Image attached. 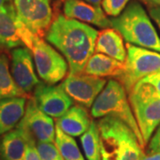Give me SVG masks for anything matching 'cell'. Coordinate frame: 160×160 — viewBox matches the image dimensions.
<instances>
[{
  "label": "cell",
  "instance_id": "1f68e13d",
  "mask_svg": "<svg viewBox=\"0 0 160 160\" xmlns=\"http://www.w3.org/2000/svg\"><path fill=\"white\" fill-rule=\"evenodd\" d=\"M102 160H111L109 157V155L105 152V150L102 148Z\"/></svg>",
  "mask_w": 160,
  "mask_h": 160
},
{
  "label": "cell",
  "instance_id": "ba28073f",
  "mask_svg": "<svg viewBox=\"0 0 160 160\" xmlns=\"http://www.w3.org/2000/svg\"><path fill=\"white\" fill-rule=\"evenodd\" d=\"M18 20L31 34L43 38L52 20L51 0H13Z\"/></svg>",
  "mask_w": 160,
  "mask_h": 160
},
{
  "label": "cell",
  "instance_id": "7402d4cb",
  "mask_svg": "<svg viewBox=\"0 0 160 160\" xmlns=\"http://www.w3.org/2000/svg\"><path fill=\"white\" fill-rule=\"evenodd\" d=\"M54 143L56 144L64 160H86L74 138L66 134L57 126H55Z\"/></svg>",
  "mask_w": 160,
  "mask_h": 160
},
{
  "label": "cell",
  "instance_id": "52a82bcc",
  "mask_svg": "<svg viewBox=\"0 0 160 160\" xmlns=\"http://www.w3.org/2000/svg\"><path fill=\"white\" fill-rule=\"evenodd\" d=\"M30 51L38 75L45 83L55 85L65 78L69 68L66 59L42 38H35Z\"/></svg>",
  "mask_w": 160,
  "mask_h": 160
},
{
  "label": "cell",
  "instance_id": "6da1fadb",
  "mask_svg": "<svg viewBox=\"0 0 160 160\" xmlns=\"http://www.w3.org/2000/svg\"><path fill=\"white\" fill-rule=\"evenodd\" d=\"M99 32L87 23L59 15L52 22L46 38L66 59L69 74L84 72L86 63L95 52Z\"/></svg>",
  "mask_w": 160,
  "mask_h": 160
},
{
  "label": "cell",
  "instance_id": "8fae6325",
  "mask_svg": "<svg viewBox=\"0 0 160 160\" xmlns=\"http://www.w3.org/2000/svg\"><path fill=\"white\" fill-rule=\"evenodd\" d=\"M36 38L18 20L14 5L0 11V50L19 46H26L30 50Z\"/></svg>",
  "mask_w": 160,
  "mask_h": 160
},
{
  "label": "cell",
  "instance_id": "2e32d148",
  "mask_svg": "<svg viewBox=\"0 0 160 160\" xmlns=\"http://www.w3.org/2000/svg\"><path fill=\"white\" fill-rule=\"evenodd\" d=\"M27 97L0 100V137L14 129L24 116Z\"/></svg>",
  "mask_w": 160,
  "mask_h": 160
},
{
  "label": "cell",
  "instance_id": "ffe728a7",
  "mask_svg": "<svg viewBox=\"0 0 160 160\" xmlns=\"http://www.w3.org/2000/svg\"><path fill=\"white\" fill-rule=\"evenodd\" d=\"M27 93L17 86L12 76L8 57L0 51V100L6 98L27 97Z\"/></svg>",
  "mask_w": 160,
  "mask_h": 160
},
{
  "label": "cell",
  "instance_id": "30bf717a",
  "mask_svg": "<svg viewBox=\"0 0 160 160\" xmlns=\"http://www.w3.org/2000/svg\"><path fill=\"white\" fill-rule=\"evenodd\" d=\"M107 80L85 72L69 74L61 84L64 91L78 105L92 108L98 95L107 85Z\"/></svg>",
  "mask_w": 160,
  "mask_h": 160
},
{
  "label": "cell",
  "instance_id": "4dcf8cb0",
  "mask_svg": "<svg viewBox=\"0 0 160 160\" xmlns=\"http://www.w3.org/2000/svg\"><path fill=\"white\" fill-rule=\"evenodd\" d=\"M86 1L87 3H90V4H92L94 6H100V4L102 3V0H84Z\"/></svg>",
  "mask_w": 160,
  "mask_h": 160
},
{
  "label": "cell",
  "instance_id": "7c38bea8",
  "mask_svg": "<svg viewBox=\"0 0 160 160\" xmlns=\"http://www.w3.org/2000/svg\"><path fill=\"white\" fill-rule=\"evenodd\" d=\"M33 98L41 110L55 118L65 114L73 104L62 85L54 86L40 82L34 89Z\"/></svg>",
  "mask_w": 160,
  "mask_h": 160
},
{
  "label": "cell",
  "instance_id": "cb8c5ba5",
  "mask_svg": "<svg viewBox=\"0 0 160 160\" xmlns=\"http://www.w3.org/2000/svg\"><path fill=\"white\" fill-rule=\"evenodd\" d=\"M128 2L129 0H102V6L107 15L117 17L125 10Z\"/></svg>",
  "mask_w": 160,
  "mask_h": 160
},
{
  "label": "cell",
  "instance_id": "277c9868",
  "mask_svg": "<svg viewBox=\"0 0 160 160\" xmlns=\"http://www.w3.org/2000/svg\"><path fill=\"white\" fill-rule=\"evenodd\" d=\"M127 94L125 86L118 80H109L92 104L91 114L96 118L112 116L124 121L136 134L139 142L144 148L146 144L143 141Z\"/></svg>",
  "mask_w": 160,
  "mask_h": 160
},
{
  "label": "cell",
  "instance_id": "d6a6232c",
  "mask_svg": "<svg viewBox=\"0 0 160 160\" xmlns=\"http://www.w3.org/2000/svg\"><path fill=\"white\" fill-rule=\"evenodd\" d=\"M148 2L151 3L155 6H159L160 7V0H147Z\"/></svg>",
  "mask_w": 160,
  "mask_h": 160
},
{
  "label": "cell",
  "instance_id": "7a4b0ae2",
  "mask_svg": "<svg viewBox=\"0 0 160 160\" xmlns=\"http://www.w3.org/2000/svg\"><path fill=\"white\" fill-rule=\"evenodd\" d=\"M110 21L111 27L119 31L128 44L160 52L159 36L140 3L131 2Z\"/></svg>",
  "mask_w": 160,
  "mask_h": 160
},
{
  "label": "cell",
  "instance_id": "44dd1931",
  "mask_svg": "<svg viewBox=\"0 0 160 160\" xmlns=\"http://www.w3.org/2000/svg\"><path fill=\"white\" fill-rule=\"evenodd\" d=\"M82 149L87 160H102V141L97 122L92 120L91 126L80 138Z\"/></svg>",
  "mask_w": 160,
  "mask_h": 160
},
{
  "label": "cell",
  "instance_id": "5b68a950",
  "mask_svg": "<svg viewBox=\"0 0 160 160\" xmlns=\"http://www.w3.org/2000/svg\"><path fill=\"white\" fill-rule=\"evenodd\" d=\"M128 95L143 141L147 144L160 125V93L140 81Z\"/></svg>",
  "mask_w": 160,
  "mask_h": 160
},
{
  "label": "cell",
  "instance_id": "d6986e66",
  "mask_svg": "<svg viewBox=\"0 0 160 160\" xmlns=\"http://www.w3.org/2000/svg\"><path fill=\"white\" fill-rule=\"evenodd\" d=\"M125 70V62L102 53H94L86 63L84 72L99 78H117L122 76Z\"/></svg>",
  "mask_w": 160,
  "mask_h": 160
},
{
  "label": "cell",
  "instance_id": "484cf974",
  "mask_svg": "<svg viewBox=\"0 0 160 160\" xmlns=\"http://www.w3.org/2000/svg\"><path fill=\"white\" fill-rule=\"evenodd\" d=\"M141 82L152 86L156 91L160 93V71H158L154 74L149 75L148 77L144 78L143 79L141 80Z\"/></svg>",
  "mask_w": 160,
  "mask_h": 160
},
{
  "label": "cell",
  "instance_id": "83f0119b",
  "mask_svg": "<svg viewBox=\"0 0 160 160\" xmlns=\"http://www.w3.org/2000/svg\"><path fill=\"white\" fill-rule=\"evenodd\" d=\"M149 15L152 18L156 24L158 25L160 30V7L159 6H153L149 9Z\"/></svg>",
  "mask_w": 160,
  "mask_h": 160
},
{
  "label": "cell",
  "instance_id": "603a6c76",
  "mask_svg": "<svg viewBox=\"0 0 160 160\" xmlns=\"http://www.w3.org/2000/svg\"><path fill=\"white\" fill-rule=\"evenodd\" d=\"M37 149L41 160H64L55 143L38 142Z\"/></svg>",
  "mask_w": 160,
  "mask_h": 160
},
{
  "label": "cell",
  "instance_id": "e0dca14e",
  "mask_svg": "<svg viewBox=\"0 0 160 160\" xmlns=\"http://www.w3.org/2000/svg\"><path fill=\"white\" fill-rule=\"evenodd\" d=\"M95 52L125 62L126 59V48L124 45V38L114 28H107L98 34Z\"/></svg>",
  "mask_w": 160,
  "mask_h": 160
},
{
  "label": "cell",
  "instance_id": "f1b7e54d",
  "mask_svg": "<svg viewBox=\"0 0 160 160\" xmlns=\"http://www.w3.org/2000/svg\"><path fill=\"white\" fill-rule=\"evenodd\" d=\"M141 160H160V152H153L149 155H144Z\"/></svg>",
  "mask_w": 160,
  "mask_h": 160
},
{
  "label": "cell",
  "instance_id": "5bb4252c",
  "mask_svg": "<svg viewBox=\"0 0 160 160\" xmlns=\"http://www.w3.org/2000/svg\"><path fill=\"white\" fill-rule=\"evenodd\" d=\"M66 17L97 26L102 29L111 27V21L100 6H94L84 0H66L63 6Z\"/></svg>",
  "mask_w": 160,
  "mask_h": 160
},
{
  "label": "cell",
  "instance_id": "8992f818",
  "mask_svg": "<svg viewBox=\"0 0 160 160\" xmlns=\"http://www.w3.org/2000/svg\"><path fill=\"white\" fill-rule=\"evenodd\" d=\"M126 52L125 70L118 80L129 93L138 82L160 71V52L128 43Z\"/></svg>",
  "mask_w": 160,
  "mask_h": 160
},
{
  "label": "cell",
  "instance_id": "4316f807",
  "mask_svg": "<svg viewBox=\"0 0 160 160\" xmlns=\"http://www.w3.org/2000/svg\"><path fill=\"white\" fill-rule=\"evenodd\" d=\"M149 150L150 153L160 152V125L158 127L155 134L152 136L149 145Z\"/></svg>",
  "mask_w": 160,
  "mask_h": 160
},
{
  "label": "cell",
  "instance_id": "9a60e30c",
  "mask_svg": "<svg viewBox=\"0 0 160 160\" xmlns=\"http://www.w3.org/2000/svg\"><path fill=\"white\" fill-rule=\"evenodd\" d=\"M91 123L92 120L86 108L80 105L71 106L65 114L56 120V126L72 137L85 133L91 126Z\"/></svg>",
  "mask_w": 160,
  "mask_h": 160
},
{
  "label": "cell",
  "instance_id": "ac0fdd59",
  "mask_svg": "<svg viewBox=\"0 0 160 160\" xmlns=\"http://www.w3.org/2000/svg\"><path fill=\"white\" fill-rule=\"evenodd\" d=\"M26 133L15 127L0 137V160H25L29 142Z\"/></svg>",
  "mask_w": 160,
  "mask_h": 160
},
{
  "label": "cell",
  "instance_id": "9c48e42d",
  "mask_svg": "<svg viewBox=\"0 0 160 160\" xmlns=\"http://www.w3.org/2000/svg\"><path fill=\"white\" fill-rule=\"evenodd\" d=\"M17 127L26 133L29 141L36 143L54 142L55 141L53 119L40 109L34 98H30L26 103L25 113Z\"/></svg>",
  "mask_w": 160,
  "mask_h": 160
},
{
  "label": "cell",
  "instance_id": "f546056e",
  "mask_svg": "<svg viewBox=\"0 0 160 160\" xmlns=\"http://www.w3.org/2000/svg\"><path fill=\"white\" fill-rule=\"evenodd\" d=\"M13 0H0V11L5 10L9 6H13Z\"/></svg>",
  "mask_w": 160,
  "mask_h": 160
},
{
  "label": "cell",
  "instance_id": "d4e9b609",
  "mask_svg": "<svg viewBox=\"0 0 160 160\" xmlns=\"http://www.w3.org/2000/svg\"><path fill=\"white\" fill-rule=\"evenodd\" d=\"M25 160H41L37 149V143L35 142H28L25 151Z\"/></svg>",
  "mask_w": 160,
  "mask_h": 160
},
{
  "label": "cell",
  "instance_id": "3957f363",
  "mask_svg": "<svg viewBox=\"0 0 160 160\" xmlns=\"http://www.w3.org/2000/svg\"><path fill=\"white\" fill-rule=\"evenodd\" d=\"M102 148L111 160H141L144 156L136 134L124 121L112 116L97 122Z\"/></svg>",
  "mask_w": 160,
  "mask_h": 160
},
{
  "label": "cell",
  "instance_id": "4fadbf2b",
  "mask_svg": "<svg viewBox=\"0 0 160 160\" xmlns=\"http://www.w3.org/2000/svg\"><path fill=\"white\" fill-rule=\"evenodd\" d=\"M32 52L26 46L16 47L11 52V73L17 86L27 94L40 83L38 78Z\"/></svg>",
  "mask_w": 160,
  "mask_h": 160
}]
</instances>
